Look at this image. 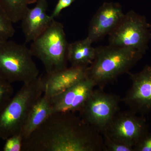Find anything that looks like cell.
I'll use <instances>...</instances> for the list:
<instances>
[{
  "label": "cell",
  "instance_id": "8992f818",
  "mask_svg": "<svg viewBox=\"0 0 151 151\" xmlns=\"http://www.w3.org/2000/svg\"><path fill=\"white\" fill-rule=\"evenodd\" d=\"M149 24L145 17L130 11L124 14L108 35L110 45L134 50L145 54L151 38Z\"/></svg>",
  "mask_w": 151,
  "mask_h": 151
},
{
  "label": "cell",
  "instance_id": "9a60e30c",
  "mask_svg": "<svg viewBox=\"0 0 151 151\" xmlns=\"http://www.w3.org/2000/svg\"><path fill=\"white\" fill-rule=\"evenodd\" d=\"M52 113L50 97L43 94L33 107L23 128L21 134L23 140L42 125Z\"/></svg>",
  "mask_w": 151,
  "mask_h": 151
},
{
  "label": "cell",
  "instance_id": "4fadbf2b",
  "mask_svg": "<svg viewBox=\"0 0 151 151\" xmlns=\"http://www.w3.org/2000/svg\"><path fill=\"white\" fill-rule=\"evenodd\" d=\"M87 68L71 66L58 72L42 77L44 94L52 97L65 91L86 78Z\"/></svg>",
  "mask_w": 151,
  "mask_h": 151
},
{
  "label": "cell",
  "instance_id": "3957f363",
  "mask_svg": "<svg viewBox=\"0 0 151 151\" xmlns=\"http://www.w3.org/2000/svg\"><path fill=\"white\" fill-rule=\"evenodd\" d=\"M42 77L24 83L0 111V139L21 134L32 109L44 94Z\"/></svg>",
  "mask_w": 151,
  "mask_h": 151
},
{
  "label": "cell",
  "instance_id": "5bb4252c",
  "mask_svg": "<svg viewBox=\"0 0 151 151\" xmlns=\"http://www.w3.org/2000/svg\"><path fill=\"white\" fill-rule=\"evenodd\" d=\"M92 43L87 37L69 43L68 60L71 66L87 68L92 64L96 52V48L92 46Z\"/></svg>",
  "mask_w": 151,
  "mask_h": 151
},
{
  "label": "cell",
  "instance_id": "7c38bea8",
  "mask_svg": "<svg viewBox=\"0 0 151 151\" xmlns=\"http://www.w3.org/2000/svg\"><path fill=\"white\" fill-rule=\"evenodd\" d=\"M47 0H37L32 8H28L22 21V28L25 42H32L38 37L51 24L54 19L47 14Z\"/></svg>",
  "mask_w": 151,
  "mask_h": 151
},
{
  "label": "cell",
  "instance_id": "6da1fadb",
  "mask_svg": "<svg viewBox=\"0 0 151 151\" xmlns=\"http://www.w3.org/2000/svg\"><path fill=\"white\" fill-rule=\"evenodd\" d=\"M22 151H104V141L74 113L56 112L23 140Z\"/></svg>",
  "mask_w": 151,
  "mask_h": 151
},
{
  "label": "cell",
  "instance_id": "e0dca14e",
  "mask_svg": "<svg viewBox=\"0 0 151 151\" xmlns=\"http://www.w3.org/2000/svg\"><path fill=\"white\" fill-rule=\"evenodd\" d=\"M15 32L13 23L0 6V42L9 40Z\"/></svg>",
  "mask_w": 151,
  "mask_h": 151
},
{
  "label": "cell",
  "instance_id": "9c48e42d",
  "mask_svg": "<svg viewBox=\"0 0 151 151\" xmlns=\"http://www.w3.org/2000/svg\"><path fill=\"white\" fill-rule=\"evenodd\" d=\"M129 75L132 86L122 102L131 111L144 116L151 112V65Z\"/></svg>",
  "mask_w": 151,
  "mask_h": 151
},
{
  "label": "cell",
  "instance_id": "277c9868",
  "mask_svg": "<svg viewBox=\"0 0 151 151\" xmlns=\"http://www.w3.org/2000/svg\"><path fill=\"white\" fill-rule=\"evenodd\" d=\"M68 45L63 25L54 19L47 29L32 41L29 49L33 57L42 63L46 74H50L68 68Z\"/></svg>",
  "mask_w": 151,
  "mask_h": 151
},
{
  "label": "cell",
  "instance_id": "ffe728a7",
  "mask_svg": "<svg viewBox=\"0 0 151 151\" xmlns=\"http://www.w3.org/2000/svg\"><path fill=\"white\" fill-rule=\"evenodd\" d=\"M5 141L3 151H22L23 139L21 134L12 135Z\"/></svg>",
  "mask_w": 151,
  "mask_h": 151
},
{
  "label": "cell",
  "instance_id": "5b68a950",
  "mask_svg": "<svg viewBox=\"0 0 151 151\" xmlns=\"http://www.w3.org/2000/svg\"><path fill=\"white\" fill-rule=\"evenodd\" d=\"M29 48L12 40L0 42V78L23 84L38 77L39 70Z\"/></svg>",
  "mask_w": 151,
  "mask_h": 151
},
{
  "label": "cell",
  "instance_id": "603a6c76",
  "mask_svg": "<svg viewBox=\"0 0 151 151\" xmlns=\"http://www.w3.org/2000/svg\"><path fill=\"white\" fill-rule=\"evenodd\" d=\"M149 27H150V29H151V24H149Z\"/></svg>",
  "mask_w": 151,
  "mask_h": 151
},
{
  "label": "cell",
  "instance_id": "44dd1931",
  "mask_svg": "<svg viewBox=\"0 0 151 151\" xmlns=\"http://www.w3.org/2000/svg\"><path fill=\"white\" fill-rule=\"evenodd\" d=\"M134 151H151V132H148L134 147Z\"/></svg>",
  "mask_w": 151,
  "mask_h": 151
},
{
  "label": "cell",
  "instance_id": "30bf717a",
  "mask_svg": "<svg viewBox=\"0 0 151 151\" xmlns=\"http://www.w3.org/2000/svg\"><path fill=\"white\" fill-rule=\"evenodd\" d=\"M95 86L93 81L86 77L63 92L50 97L52 113L78 112Z\"/></svg>",
  "mask_w": 151,
  "mask_h": 151
},
{
  "label": "cell",
  "instance_id": "ac0fdd59",
  "mask_svg": "<svg viewBox=\"0 0 151 151\" xmlns=\"http://www.w3.org/2000/svg\"><path fill=\"white\" fill-rule=\"evenodd\" d=\"M14 93L12 83L0 78V111L10 101Z\"/></svg>",
  "mask_w": 151,
  "mask_h": 151
},
{
  "label": "cell",
  "instance_id": "ba28073f",
  "mask_svg": "<svg viewBox=\"0 0 151 151\" xmlns=\"http://www.w3.org/2000/svg\"><path fill=\"white\" fill-rule=\"evenodd\" d=\"M148 132V126L144 116H138L130 110L117 113L105 132L113 139L134 148Z\"/></svg>",
  "mask_w": 151,
  "mask_h": 151
},
{
  "label": "cell",
  "instance_id": "7a4b0ae2",
  "mask_svg": "<svg viewBox=\"0 0 151 151\" xmlns=\"http://www.w3.org/2000/svg\"><path fill=\"white\" fill-rule=\"evenodd\" d=\"M144 55L137 50L111 45L97 47L94 61L86 68V76L102 89L119 76L129 72Z\"/></svg>",
  "mask_w": 151,
  "mask_h": 151
},
{
  "label": "cell",
  "instance_id": "8fae6325",
  "mask_svg": "<svg viewBox=\"0 0 151 151\" xmlns=\"http://www.w3.org/2000/svg\"><path fill=\"white\" fill-rule=\"evenodd\" d=\"M124 15L122 6L119 3H103L92 17L87 37L92 43L100 40L109 34Z\"/></svg>",
  "mask_w": 151,
  "mask_h": 151
},
{
  "label": "cell",
  "instance_id": "7402d4cb",
  "mask_svg": "<svg viewBox=\"0 0 151 151\" xmlns=\"http://www.w3.org/2000/svg\"><path fill=\"white\" fill-rule=\"evenodd\" d=\"M74 1L75 0H58L52 13L50 15L51 17L54 19L55 18L58 16L63 10L71 5Z\"/></svg>",
  "mask_w": 151,
  "mask_h": 151
},
{
  "label": "cell",
  "instance_id": "d6986e66",
  "mask_svg": "<svg viewBox=\"0 0 151 151\" xmlns=\"http://www.w3.org/2000/svg\"><path fill=\"white\" fill-rule=\"evenodd\" d=\"M104 151H134V147L113 139L106 132L103 134Z\"/></svg>",
  "mask_w": 151,
  "mask_h": 151
},
{
  "label": "cell",
  "instance_id": "52a82bcc",
  "mask_svg": "<svg viewBox=\"0 0 151 151\" xmlns=\"http://www.w3.org/2000/svg\"><path fill=\"white\" fill-rule=\"evenodd\" d=\"M122 99L102 89H94L80 110L79 116L102 134L107 132L119 112Z\"/></svg>",
  "mask_w": 151,
  "mask_h": 151
},
{
  "label": "cell",
  "instance_id": "2e32d148",
  "mask_svg": "<svg viewBox=\"0 0 151 151\" xmlns=\"http://www.w3.org/2000/svg\"><path fill=\"white\" fill-rule=\"evenodd\" d=\"M37 0H0V6L13 23L21 21L29 5Z\"/></svg>",
  "mask_w": 151,
  "mask_h": 151
}]
</instances>
